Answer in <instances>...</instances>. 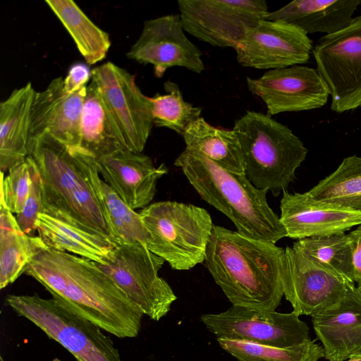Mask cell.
I'll return each instance as SVG.
<instances>
[{"mask_svg":"<svg viewBox=\"0 0 361 361\" xmlns=\"http://www.w3.org/2000/svg\"><path fill=\"white\" fill-rule=\"evenodd\" d=\"M102 185L116 243L118 245L139 243L146 245L148 235L140 214L128 206L103 180Z\"/></svg>","mask_w":361,"mask_h":361,"instance_id":"1f68e13d","label":"cell"},{"mask_svg":"<svg viewBox=\"0 0 361 361\" xmlns=\"http://www.w3.org/2000/svg\"><path fill=\"white\" fill-rule=\"evenodd\" d=\"M174 164L201 198L228 217L241 234L273 243L287 237L279 216L267 202L268 191L256 188L245 173L225 170L187 149Z\"/></svg>","mask_w":361,"mask_h":361,"instance_id":"277c9868","label":"cell"},{"mask_svg":"<svg viewBox=\"0 0 361 361\" xmlns=\"http://www.w3.org/2000/svg\"><path fill=\"white\" fill-rule=\"evenodd\" d=\"M308 192L317 200L361 211V157L345 158Z\"/></svg>","mask_w":361,"mask_h":361,"instance_id":"83f0119b","label":"cell"},{"mask_svg":"<svg viewBox=\"0 0 361 361\" xmlns=\"http://www.w3.org/2000/svg\"><path fill=\"white\" fill-rule=\"evenodd\" d=\"M90 65L105 59L111 47L107 32L97 26L72 0H46Z\"/></svg>","mask_w":361,"mask_h":361,"instance_id":"4316f807","label":"cell"},{"mask_svg":"<svg viewBox=\"0 0 361 361\" xmlns=\"http://www.w3.org/2000/svg\"><path fill=\"white\" fill-rule=\"evenodd\" d=\"M282 283L283 295L298 316H312L335 305L355 286L295 245L285 249Z\"/></svg>","mask_w":361,"mask_h":361,"instance_id":"4fadbf2b","label":"cell"},{"mask_svg":"<svg viewBox=\"0 0 361 361\" xmlns=\"http://www.w3.org/2000/svg\"><path fill=\"white\" fill-rule=\"evenodd\" d=\"M164 87L167 93L149 97L154 125L183 135L188 127L200 118L202 108L185 101L176 83L169 80Z\"/></svg>","mask_w":361,"mask_h":361,"instance_id":"4dcf8cb0","label":"cell"},{"mask_svg":"<svg viewBox=\"0 0 361 361\" xmlns=\"http://www.w3.org/2000/svg\"><path fill=\"white\" fill-rule=\"evenodd\" d=\"M360 4L361 0H295L269 12L264 19L293 25L307 35H329L346 27Z\"/></svg>","mask_w":361,"mask_h":361,"instance_id":"603a6c76","label":"cell"},{"mask_svg":"<svg viewBox=\"0 0 361 361\" xmlns=\"http://www.w3.org/2000/svg\"><path fill=\"white\" fill-rule=\"evenodd\" d=\"M223 350L238 361H318L323 347L314 341L290 348H277L245 341L216 338Z\"/></svg>","mask_w":361,"mask_h":361,"instance_id":"f1b7e54d","label":"cell"},{"mask_svg":"<svg viewBox=\"0 0 361 361\" xmlns=\"http://www.w3.org/2000/svg\"><path fill=\"white\" fill-rule=\"evenodd\" d=\"M312 42L299 27L263 19L250 28L235 48L243 67L279 69L307 63Z\"/></svg>","mask_w":361,"mask_h":361,"instance_id":"5bb4252c","label":"cell"},{"mask_svg":"<svg viewBox=\"0 0 361 361\" xmlns=\"http://www.w3.org/2000/svg\"><path fill=\"white\" fill-rule=\"evenodd\" d=\"M24 273L103 331L120 338L138 336L143 314L94 262L46 248Z\"/></svg>","mask_w":361,"mask_h":361,"instance_id":"6da1fadb","label":"cell"},{"mask_svg":"<svg viewBox=\"0 0 361 361\" xmlns=\"http://www.w3.org/2000/svg\"><path fill=\"white\" fill-rule=\"evenodd\" d=\"M91 76L92 71L87 65L81 63L73 64L63 78L64 91L68 94H72L87 87Z\"/></svg>","mask_w":361,"mask_h":361,"instance_id":"e575fe53","label":"cell"},{"mask_svg":"<svg viewBox=\"0 0 361 361\" xmlns=\"http://www.w3.org/2000/svg\"><path fill=\"white\" fill-rule=\"evenodd\" d=\"M97 164L104 181L134 210L151 204L158 180L168 173L164 164L155 167L148 156L123 149L97 158Z\"/></svg>","mask_w":361,"mask_h":361,"instance_id":"d6986e66","label":"cell"},{"mask_svg":"<svg viewBox=\"0 0 361 361\" xmlns=\"http://www.w3.org/2000/svg\"><path fill=\"white\" fill-rule=\"evenodd\" d=\"M91 80L121 133L124 149L142 153L154 126L149 97L133 75L110 61L93 68Z\"/></svg>","mask_w":361,"mask_h":361,"instance_id":"7c38bea8","label":"cell"},{"mask_svg":"<svg viewBox=\"0 0 361 361\" xmlns=\"http://www.w3.org/2000/svg\"><path fill=\"white\" fill-rule=\"evenodd\" d=\"M247 85L265 103L269 116L321 108L330 95L317 70L298 65L269 70L259 78L247 77Z\"/></svg>","mask_w":361,"mask_h":361,"instance_id":"2e32d148","label":"cell"},{"mask_svg":"<svg viewBox=\"0 0 361 361\" xmlns=\"http://www.w3.org/2000/svg\"><path fill=\"white\" fill-rule=\"evenodd\" d=\"M47 248L39 235H29L20 228L16 216L0 203V288L13 283L32 259Z\"/></svg>","mask_w":361,"mask_h":361,"instance_id":"d4e9b609","label":"cell"},{"mask_svg":"<svg viewBox=\"0 0 361 361\" xmlns=\"http://www.w3.org/2000/svg\"><path fill=\"white\" fill-rule=\"evenodd\" d=\"M285 249L214 225L204 265L232 305L275 310L283 295Z\"/></svg>","mask_w":361,"mask_h":361,"instance_id":"3957f363","label":"cell"},{"mask_svg":"<svg viewBox=\"0 0 361 361\" xmlns=\"http://www.w3.org/2000/svg\"><path fill=\"white\" fill-rule=\"evenodd\" d=\"M36 91L31 82L0 103V169L5 173L29 155L30 115Z\"/></svg>","mask_w":361,"mask_h":361,"instance_id":"7402d4cb","label":"cell"},{"mask_svg":"<svg viewBox=\"0 0 361 361\" xmlns=\"http://www.w3.org/2000/svg\"><path fill=\"white\" fill-rule=\"evenodd\" d=\"M87 87L68 94L63 89V78L59 77L52 80L44 90L36 92L31 109L30 142L49 134L63 144L80 147L81 118Z\"/></svg>","mask_w":361,"mask_h":361,"instance_id":"ac0fdd59","label":"cell"},{"mask_svg":"<svg viewBox=\"0 0 361 361\" xmlns=\"http://www.w3.org/2000/svg\"><path fill=\"white\" fill-rule=\"evenodd\" d=\"M245 173L257 188L277 197L295 178L307 149L286 126L271 116L247 111L235 121Z\"/></svg>","mask_w":361,"mask_h":361,"instance_id":"5b68a950","label":"cell"},{"mask_svg":"<svg viewBox=\"0 0 361 361\" xmlns=\"http://www.w3.org/2000/svg\"><path fill=\"white\" fill-rule=\"evenodd\" d=\"M37 233L49 249L101 264L110 259L118 245L111 239L44 207L38 215Z\"/></svg>","mask_w":361,"mask_h":361,"instance_id":"44dd1931","label":"cell"},{"mask_svg":"<svg viewBox=\"0 0 361 361\" xmlns=\"http://www.w3.org/2000/svg\"><path fill=\"white\" fill-rule=\"evenodd\" d=\"M31 158L28 155L8 170L7 175L1 172V200L13 214L23 209L29 195L32 178Z\"/></svg>","mask_w":361,"mask_h":361,"instance_id":"d6a6232c","label":"cell"},{"mask_svg":"<svg viewBox=\"0 0 361 361\" xmlns=\"http://www.w3.org/2000/svg\"><path fill=\"white\" fill-rule=\"evenodd\" d=\"M280 221L294 239L342 235L361 224V211L314 198L308 192H283Z\"/></svg>","mask_w":361,"mask_h":361,"instance_id":"e0dca14e","label":"cell"},{"mask_svg":"<svg viewBox=\"0 0 361 361\" xmlns=\"http://www.w3.org/2000/svg\"><path fill=\"white\" fill-rule=\"evenodd\" d=\"M30 158L32 178L30 190L23 209L16 214V218L23 233L29 235H35L34 234L37 232L38 215L44 208V199L40 175L34 160L31 157Z\"/></svg>","mask_w":361,"mask_h":361,"instance_id":"836d02e7","label":"cell"},{"mask_svg":"<svg viewBox=\"0 0 361 361\" xmlns=\"http://www.w3.org/2000/svg\"><path fill=\"white\" fill-rule=\"evenodd\" d=\"M293 245L317 264L355 284L353 255L348 234L306 238Z\"/></svg>","mask_w":361,"mask_h":361,"instance_id":"f546056e","label":"cell"},{"mask_svg":"<svg viewBox=\"0 0 361 361\" xmlns=\"http://www.w3.org/2000/svg\"><path fill=\"white\" fill-rule=\"evenodd\" d=\"M347 361H361V355L353 357L350 359H348Z\"/></svg>","mask_w":361,"mask_h":361,"instance_id":"8d00e7d4","label":"cell"},{"mask_svg":"<svg viewBox=\"0 0 361 361\" xmlns=\"http://www.w3.org/2000/svg\"><path fill=\"white\" fill-rule=\"evenodd\" d=\"M312 53L336 113L361 106V15L344 29L322 37Z\"/></svg>","mask_w":361,"mask_h":361,"instance_id":"9c48e42d","label":"cell"},{"mask_svg":"<svg viewBox=\"0 0 361 361\" xmlns=\"http://www.w3.org/2000/svg\"><path fill=\"white\" fill-rule=\"evenodd\" d=\"M184 32L180 14L148 20L126 56L140 63L152 64L157 78L173 66L200 73L204 69L201 51Z\"/></svg>","mask_w":361,"mask_h":361,"instance_id":"9a60e30c","label":"cell"},{"mask_svg":"<svg viewBox=\"0 0 361 361\" xmlns=\"http://www.w3.org/2000/svg\"><path fill=\"white\" fill-rule=\"evenodd\" d=\"M182 136L185 149L208 158L225 170L245 173L240 140L233 129L212 126L200 117L188 127Z\"/></svg>","mask_w":361,"mask_h":361,"instance_id":"cb8c5ba5","label":"cell"},{"mask_svg":"<svg viewBox=\"0 0 361 361\" xmlns=\"http://www.w3.org/2000/svg\"><path fill=\"white\" fill-rule=\"evenodd\" d=\"M5 300L18 316L64 347L75 361H123L110 336L60 298L8 295Z\"/></svg>","mask_w":361,"mask_h":361,"instance_id":"52a82bcc","label":"cell"},{"mask_svg":"<svg viewBox=\"0 0 361 361\" xmlns=\"http://www.w3.org/2000/svg\"><path fill=\"white\" fill-rule=\"evenodd\" d=\"M311 317L326 360L345 361L361 355V293L355 286L335 305Z\"/></svg>","mask_w":361,"mask_h":361,"instance_id":"ffe728a7","label":"cell"},{"mask_svg":"<svg viewBox=\"0 0 361 361\" xmlns=\"http://www.w3.org/2000/svg\"><path fill=\"white\" fill-rule=\"evenodd\" d=\"M348 235L353 255L354 281L361 293V224Z\"/></svg>","mask_w":361,"mask_h":361,"instance_id":"d590c367","label":"cell"},{"mask_svg":"<svg viewBox=\"0 0 361 361\" xmlns=\"http://www.w3.org/2000/svg\"><path fill=\"white\" fill-rule=\"evenodd\" d=\"M164 262L138 243L118 245L110 259L95 264L143 315L158 322L177 299L169 284L159 276Z\"/></svg>","mask_w":361,"mask_h":361,"instance_id":"ba28073f","label":"cell"},{"mask_svg":"<svg viewBox=\"0 0 361 361\" xmlns=\"http://www.w3.org/2000/svg\"><path fill=\"white\" fill-rule=\"evenodd\" d=\"M200 320L216 338L277 348H290L310 340L307 324L294 312L281 313L232 305L219 314H202Z\"/></svg>","mask_w":361,"mask_h":361,"instance_id":"8fae6325","label":"cell"},{"mask_svg":"<svg viewBox=\"0 0 361 361\" xmlns=\"http://www.w3.org/2000/svg\"><path fill=\"white\" fill-rule=\"evenodd\" d=\"M147 231V247L175 270L203 263L213 229L204 209L176 201L151 203L139 212Z\"/></svg>","mask_w":361,"mask_h":361,"instance_id":"8992f818","label":"cell"},{"mask_svg":"<svg viewBox=\"0 0 361 361\" xmlns=\"http://www.w3.org/2000/svg\"><path fill=\"white\" fill-rule=\"evenodd\" d=\"M185 32L214 47L235 49L269 13L264 0H179Z\"/></svg>","mask_w":361,"mask_h":361,"instance_id":"30bf717a","label":"cell"},{"mask_svg":"<svg viewBox=\"0 0 361 361\" xmlns=\"http://www.w3.org/2000/svg\"><path fill=\"white\" fill-rule=\"evenodd\" d=\"M80 135V147L96 159L125 149L121 133L92 80L84 99Z\"/></svg>","mask_w":361,"mask_h":361,"instance_id":"484cf974","label":"cell"},{"mask_svg":"<svg viewBox=\"0 0 361 361\" xmlns=\"http://www.w3.org/2000/svg\"><path fill=\"white\" fill-rule=\"evenodd\" d=\"M29 155L40 175L44 207L116 243L96 157L49 134L30 142Z\"/></svg>","mask_w":361,"mask_h":361,"instance_id":"7a4b0ae2","label":"cell"}]
</instances>
